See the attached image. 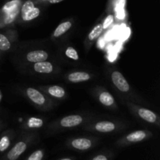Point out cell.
<instances>
[{"instance_id":"6da1fadb","label":"cell","mask_w":160,"mask_h":160,"mask_svg":"<svg viewBox=\"0 0 160 160\" xmlns=\"http://www.w3.org/2000/svg\"><path fill=\"white\" fill-rule=\"evenodd\" d=\"M112 81L114 85L120 91L123 92H128L130 90L129 84L128 83L127 80L123 77L120 72L114 71L112 73Z\"/></svg>"},{"instance_id":"7a4b0ae2","label":"cell","mask_w":160,"mask_h":160,"mask_svg":"<svg viewBox=\"0 0 160 160\" xmlns=\"http://www.w3.org/2000/svg\"><path fill=\"white\" fill-rule=\"evenodd\" d=\"M83 121V119L79 115H71L67 116L62 118L60 121V124L64 128H73V127L78 126Z\"/></svg>"},{"instance_id":"3957f363","label":"cell","mask_w":160,"mask_h":160,"mask_svg":"<svg viewBox=\"0 0 160 160\" xmlns=\"http://www.w3.org/2000/svg\"><path fill=\"white\" fill-rule=\"evenodd\" d=\"M48 57V55L46 52L43 50H36V51L30 52L27 55V59L29 62H38L45 61Z\"/></svg>"},{"instance_id":"277c9868","label":"cell","mask_w":160,"mask_h":160,"mask_svg":"<svg viewBox=\"0 0 160 160\" xmlns=\"http://www.w3.org/2000/svg\"><path fill=\"white\" fill-rule=\"evenodd\" d=\"M27 145L23 142H20L9 152L7 157L9 160H16L26 150Z\"/></svg>"},{"instance_id":"5b68a950","label":"cell","mask_w":160,"mask_h":160,"mask_svg":"<svg viewBox=\"0 0 160 160\" xmlns=\"http://www.w3.org/2000/svg\"><path fill=\"white\" fill-rule=\"evenodd\" d=\"M27 95L29 97V98H31V101L34 102L36 104L43 105L45 103V98L44 95L36 89L30 88L27 90Z\"/></svg>"},{"instance_id":"8992f818","label":"cell","mask_w":160,"mask_h":160,"mask_svg":"<svg viewBox=\"0 0 160 160\" xmlns=\"http://www.w3.org/2000/svg\"><path fill=\"white\" fill-rule=\"evenodd\" d=\"M34 69L38 73H49L52 72L53 67L49 62L46 61H42V62H35L34 66Z\"/></svg>"},{"instance_id":"52a82bcc","label":"cell","mask_w":160,"mask_h":160,"mask_svg":"<svg viewBox=\"0 0 160 160\" xmlns=\"http://www.w3.org/2000/svg\"><path fill=\"white\" fill-rule=\"evenodd\" d=\"M90 75L86 72H74V73H70L68 76L69 81L73 83L87 81L90 79Z\"/></svg>"},{"instance_id":"ba28073f","label":"cell","mask_w":160,"mask_h":160,"mask_svg":"<svg viewBox=\"0 0 160 160\" xmlns=\"http://www.w3.org/2000/svg\"><path fill=\"white\" fill-rule=\"evenodd\" d=\"M72 146L79 150H87L92 146V142L87 138H78L72 142Z\"/></svg>"},{"instance_id":"9c48e42d","label":"cell","mask_w":160,"mask_h":160,"mask_svg":"<svg viewBox=\"0 0 160 160\" xmlns=\"http://www.w3.org/2000/svg\"><path fill=\"white\" fill-rule=\"evenodd\" d=\"M138 114L142 119H143L145 121L148 122V123H155L157 120V117L156 114L152 112V111L149 110V109H144L142 108L138 110Z\"/></svg>"},{"instance_id":"30bf717a","label":"cell","mask_w":160,"mask_h":160,"mask_svg":"<svg viewBox=\"0 0 160 160\" xmlns=\"http://www.w3.org/2000/svg\"><path fill=\"white\" fill-rule=\"evenodd\" d=\"M115 124L112 122L109 121H102L98 122L95 124V129L96 131L102 133L111 132V131L115 130Z\"/></svg>"},{"instance_id":"8fae6325","label":"cell","mask_w":160,"mask_h":160,"mask_svg":"<svg viewBox=\"0 0 160 160\" xmlns=\"http://www.w3.org/2000/svg\"><path fill=\"white\" fill-rule=\"evenodd\" d=\"M20 6H17V7H14L12 9H8V10L2 11L3 13L5 14V19L4 22L5 23L8 24V23H10L15 20L16 17L18 15L19 12H20Z\"/></svg>"},{"instance_id":"7c38bea8","label":"cell","mask_w":160,"mask_h":160,"mask_svg":"<svg viewBox=\"0 0 160 160\" xmlns=\"http://www.w3.org/2000/svg\"><path fill=\"white\" fill-rule=\"evenodd\" d=\"M146 137V134L143 131H137L127 136V139L130 142H138L144 140Z\"/></svg>"},{"instance_id":"4fadbf2b","label":"cell","mask_w":160,"mask_h":160,"mask_svg":"<svg viewBox=\"0 0 160 160\" xmlns=\"http://www.w3.org/2000/svg\"><path fill=\"white\" fill-rule=\"evenodd\" d=\"M72 27V23H70V21H67V22H63V23H60L59 26L56 28V29L55 30L54 33H53V35L54 37L58 38L59 36L62 35L63 34H65L69 29Z\"/></svg>"},{"instance_id":"5bb4252c","label":"cell","mask_w":160,"mask_h":160,"mask_svg":"<svg viewBox=\"0 0 160 160\" xmlns=\"http://www.w3.org/2000/svg\"><path fill=\"white\" fill-rule=\"evenodd\" d=\"M39 14H40V9L34 6L33 9H30L29 11L22 14V19L24 21H30V20H32L34 19L37 18L39 16Z\"/></svg>"},{"instance_id":"9a60e30c","label":"cell","mask_w":160,"mask_h":160,"mask_svg":"<svg viewBox=\"0 0 160 160\" xmlns=\"http://www.w3.org/2000/svg\"><path fill=\"white\" fill-rule=\"evenodd\" d=\"M99 101L104 106H110L114 103V98L109 92H102L99 95Z\"/></svg>"},{"instance_id":"2e32d148","label":"cell","mask_w":160,"mask_h":160,"mask_svg":"<svg viewBox=\"0 0 160 160\" xmlns=\"http://www.w3.org/2000/svg\"><path fill=\"white\" fill-rule=\"evenodd\" d=\"M48 93L53 97L60 98L65 95V90L60 86L53 85L48 88Z\"/></svg>"},{"instance_id":"e0dca14e","label":"cell","mask_w":160,"mask_h":160,"mask_svg":"<svg viewBox=\"0 0 160 160\" xmlns=\"http://www.w3.org/2000/svg\"><path fill=\"white\" fill-rule=\"evenodd\" d=\"M103 31V27L102 24H98L97 26H95L93 29L92 30V31L90 32L88 35L89 40L93 41L95 39H96L97 38H98V36H100V34H102Z\"/></svg>"},{"instance_id":"ac0fdd59","label":"cell","mask_w":160,"mask_h":160,"mask_svg":"<svg viewBox=\"0 0 160 160\" xmlns=\"http://www.w3.org/2000/svg\"><path fill=\"white\" fill-rule=\"evenodd\" d=\"M11 44L9 39L4 35L0 34V50L2 51H7L10 48Z\"/></svg>"},{"instance_id":"d6986e66","label":"cell","mask_w":160,"mask_h":160,"mask_svg":"<svg viewBox=\"0 0 160 160\" xmlns=\"http://www.w3.org/2000/svg\"><path fill=\"white\" fill-rule=\"evenodd\" d=\"M28 126L31 128H38L43 126V120L42 119L31 117L28 120Z\"/></svg>"},{"instance_id":"ffe728a7","label":"cell","mask_w":160,"mask_h":160,"mask_svg":"<svg viewBox=\"0 0 160 160\" xmlns=\"http://www.w3.org/2000/svg\"><path fill=\"white\" fill-rule=\"evenodd\" d=\"M66 55L69 58L73 59V60H78V59H79V56H78V52L74 48H72V47H69L68 48H67V50H66Z\"/></svg>"},{"instance_id":"44dd1931","label":"cell","mask_w":160,"mask_h":160,"mask_svg":"<svg viewBox=\"0 0 160 160\" xmlns=\"http://www.w3.org/2000/svg\"><path fill=\"white\" fill-rule=\"evenodd\" d=\"M9 139L7 136H3L0 140V152H4L9 146Z\"/></svg>"},{"instance_id":"7402d4cb","label":"cell","mask_w":160,"mask_h":160,"mask_svg":"<svg viewBox=\"0 0 160 160\" xmlns=\"http://www.w3.org/2000/svg\"><path fill=\"white\" fill-rule=\"evenodd\" d=\"M34 7V3L31 0H28V1H26L24 3H23L21 9H20L21 14H23L24 12H28V11H29L30 9H33Z\"/></svg>"},{"instance_id":"603a6c76","label":"cell","mask_w":160,"mask_h":160,"mask_svg":"<svg viewBox=\"0 0 160 160\" xmlns=\"http://www.w3.org/2000/svg\"><path fill=\"white\" fill-rule=\"evenodd\" d=\"M42 157H43V152L41 150H38V151L33 152L29 156L28 160H42Z\"/></svg>"},{"instance_id":"cb8c5ba5","label":"cell","mask_w":160,"mask_h":160,"mask_svg":"<svg viewBox=\"0 0 160 160\" xmlns=\"http://www.w3.org/2000/svg\"><path fill=\"white\" fill-rule=\"evenodd\" d=\"M114 20V17L113 15H109L106 19H105L104 22L102 23V27H103V29H106V28H109L111 24L112 23Z\"/></svg>"},{"instance_id":"d4e9b609","label":"cell","mask_w":160,"mask_h":160,"mask_svg":"<svg viewBox=\"0 0 160 160\" xmlns=\"http://www.w3.org/2000/svg\"><path fill=\"white\" fill-rule=\"evenodd\" d=\"M42 2H46L48 3H52V4H55V3H58V2H61L63 0H41Z\"/></svg>"},{"instance_id":"484cf974","label":"cell","mask_w":160,"mask_h":160,"mask_svg":"<svg viewBox=\"0 0 160 160\" xmlns=\"http://www.w3.org/2000/svg\"><path fill=\"white\" fill-rule=\"evenodd\" d=\"M93 160H108V159L105 156L100 155V156H96V157L94 158Z\"/></svg>"},{"instance_id":"4316f807","label":"cell","mask_w":160,"mask_h":160,"mask_svg":"<svg viewBox=\"0 0 160 160\" xmlns=\"http://www.w3.org/2000/svg\"><path fill=\"white\" fill-rule=\"evenodd\" d=\"M61 160H71L70 159H61Z\"/></svg>"}]
</instances>
